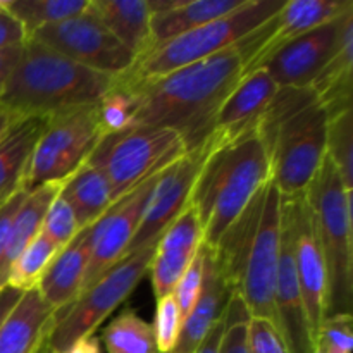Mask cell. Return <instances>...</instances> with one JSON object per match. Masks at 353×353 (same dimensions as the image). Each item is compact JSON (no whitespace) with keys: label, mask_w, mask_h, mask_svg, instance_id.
I'll return each instance as SVG.
<instances>
[{"label":"cell","mask_w":353,"mask_h":353,"mask_svg":"<svg viewBox=\"0 0 353 353\" xmlns=\"http://www.w3.org/2000/svg\"><path fill=\"white\" fill-rule=\"evenodd\" d=\"M16 119H17L16 114H12L6 105H3V103H0V138L3 137V133L9 130V126Z\"/></svg>","instance_id":"f6af8a7d"},{"label":"cell","mask_w":353,"mask_h":353,"mask_svg":"<svg viewBox=\"0 0 353 353\" xmlns=\"http://www.w3.org/2000/svg\"><path fill=\"white\" fill-rule=\"evenodd\" d=\"M183 319L174 295L162 296L155 307V321L152 324L157 353H171L178 343Z\"/></svg>","instance_id":"836d02e7"},{"label":"cell","mask_w":353,"mask_h":353,"mask_svg":"<svg viewBox=\"0 0 353 353\" xmlns=\"http://www.w3.org/2000/svg\"><path fill=\"white\" fill-rule=\"evenodd\" d=\"M21 296H23V293L17 292V290L9 288V286L0 290V324H2L3 319L9 316L10 310L14 309V305L19 302Z\"/></svg>","instance_id":"7bdbcfd3"},{"label":"cell","mask_w":353,"mask_h":353,"mask_svg":"<svg viewBox=\"0 0 353 353\" xmlns=\"http://www.w3.org/2000/svg\"><path fill=\"white\" fill-rule=\"evenodd\" d=\"M353 10L352 0H286L281 9L236 45L243 76L309 31Z\"/></svg>","instance_id":"7c38bea8"},{"label":"cell","mask_w":353,"mask_h":353,"mask_svg":"<svg viewBox=\"0 0 353 353\" xmlns=\"http://www.w3.org/2000/svg\"><path fill=\"white\" fill-rule=\"evenodd\" d=\"M202 281H203V245L200 247L199 254L195 255L193 262L190 264V268L186 269L183 278L179 279L178 286H176L174 292H172L183 321L186 319V316H188L190 310H192L193 305H195L196 299H199L200 288H202Z\"/></svg>","instance_id":"d590c367"},{"label":"cell","mask_w":353,"mask_h":353,"mask_svg":"<svg viewBox=\"0 0 353 353\" xmlns=\"http://www.w3.org/2000/svg\"><path fill=\"white\" fill-rule=\"evenodd\" d=\"M97 110H99L103 137L131 128L137 110V97L133 88L117 78L112 88L97 103Z\"/></svg>","instance_id":"1f68e13d"},{"label":"cell","mask_w":353,"mask_h":353,"mask_svg":"<svg viewBox=\"0 0 353 353\" xmlns=\"http://www.w3.org/2000/svg\"><path fill=\"white\" fill-rule=\"evenodd\" d=\"M65 183V181H64ZM64 183H45V185L37 186L31 192H28L26 199L21 203L19 210H17L16 217H14L12 231H10V241L9 248H7L6 261H3V276H6V286H7V276H9V269L12 262L16 261L17 255L40 234L41 226H43L45 214H47L48 207L54 202L55 196L61 193Z\"/></svg>","instance_id":"4316f807"},{"label":"cell","mask_w":353,"mask_h":353,"mask_svg":"<svg viewBox=\"0 0 353 353\" xmlns=\"http://www.w3.org/2000/svg\"><path fill=\"white\" fill-rule=\"evenodd\" d=\"M24 45L19 47L6 48V50H0V95H2L3 88H6L7 81H9L10 74H12L14 68L19 62L21 55H23Z\"/></svg>","instance_id":"60d3db41"},{"label":"cell","mask_w":353,"mask_h":353,"mask_svg":"<svg viewBox=\"0 0 353 353\" xmlns=\"http://www.w3.org/2000/svg\"><path fill=\"white\" fill-rule=\"evenodd\" d=\"M47 117H17L0 138V200L19 186Z\"/></svg>","instance_id":"484cf974"},{"label":"cell","mask_w":353,"mask_h":353,"mask_svg":"<svg viewBox=\"0 0 353 353\" xmlns=\"http://www.w3.org/2000/svg\"><path fill=\"white\" fill-rule=\"evenodd\" d=\"M281 224L283 196L269 181L214 248L231 290L243 299L252 317L274 324Z\"/></svg>","instance_id":"7a4b0ae2"},{"label":"cell","mask_w":353,"mask_h":353,"mask_svg":"<svg viewBox=\"0 0 353 353\" xmlns=\"http://www.w3.org/2000/svg\"><path fill=\"white\" fill-rule=\"evenodd\" d=\"M352 16L353 10H348L343 16L296 38L272 54L261 68L271 74L279 88L310 86L336 52L345 24Z\"/></svg>","instance_id":"2e32d148"},{"label":"cell","mask_w":353,"mask_h":353,"mask_svg":"<svg viewBox=\"0 0 353 353\" xmlns=\"http://www.w3.org/2000/svg\"><path fill=\"white\" fill-rule=\"evenodd\" d=\"M90 257H92V238H90V228H86L72 238L68 247L59 250L45 269L37 290L40 292L41 299L55 310V316L71 305L81 292Z\"/></svg>","instance_id":"ffe728a7"},{"label":"cell","mask_w":353,"mask_h":353,"mask_svg":"<svg viewBox=\"0 0 353 353\" xmlns=\"http://www.w3.org/2000/svg\"><path fill=\"white\" fill-rule=\"evenodd\" d=\"M159 174L147 179L143 185L133 190L130 195L123 196L119 202L114 203L103 214L102 219L90 226L92 257H90L88 268H86L81 292H85L103 272H107L114 264L124 259L128 247H130L131 240H133L134 233L140 226L145 205H147V200Z\"/></svg>","instance_id":"9a60e30c"},{"label":"cell","mask_w":353,"mask_h":353,"mask_svg":"<svg viewBox=\"0 0 353 353\" xmlns=\"http://www.w3.org/2000/svg\"><path fill=\"white\" fill-rule=\"evenodd\" d=\"M241 76L243 64L234 45L161 78L126 83L137 97L131 128L172 130L181 137L186 154L203 150L214 133L221 103Z\"/></svg>","instance_id":"6da1fadb"},{"label":"cell","mask_w":353,"mask_h":353,"mask_svg":"<svg viewBox=\"0 0 353 353\" xmlns=\"http://www.w3.org/2000/svg\"><path fill=\"white\" fill-rule=\"evenodd\" d=\"M203 245V230L200 217L192 203L162 233L155 248L150 272L155 299L172 295L186 269Z\"/></svg>","instance_id":"e0dca14e"},{"label":"cell","mask_w":353,"mask_h":353,"mask_svg":"<svg viewBox=\"0 0 353 353\" xmlns=\"http://www.w3.org/2000/svg\"><path fill=\"white\" fill-rule=\"evenodd\" d=\"M117 78L92 71L28 38L0 103L17 117H48L97 105Z\"/></svg>","instance_id":"277c9868"},{"label":"cell","mask_w":353,"mask_h":353,"mask_svg":"<svg viewBox=\"0 0 353 353\" xmlns=\"http://www.w3.org/2000/svg\"><path fill=\"white\" fill-rule=\"evenodd\" d=\"M26 40L28 34L23 24L0 2V50L19 47V45L26 43Z\"/></svg>","instance_id":"f35d334b"},{"label":"cell","mask_w":353,"mask_h":353,"mask_svg":"<svg viewBox=\"0 0 353 353\" xmlns=\"http://www.w3.org/2000/svg\"><path fill=\"white\" fill-rule=\"evenodd\" d=\"M283 223L288 231L296 279L316 340V333L326 316L327 278L305 193L288 199L283 196Z\"/></svg>","instance_id":"4fadbf2b"},{"label":"cell","mask_w":353,"mask_h":353,"mask_svg":"<svg viewBox=\"0 0 353 353\" xmlns=\"http://www.w3.org/2000/svg\"><path fill=\"white\" fill-rule=\"evenodd\" d=\"M65 353H102V348H100L99 338L93 334V336L85 338V340L78 341L74 347L69 348Z\"/></svg>","instance_id":"ee69618b"},{"label":"cell","mask_w":353,"mask_h":353,"mask_svg":"<svg viewBox=\"0 0 353 353\" xmlns=\"http://www.w3.org/2000/svg\"><path fill=\"white\" fill-rule=\"evenodd\" d=\"M159 241L121 259L93 285L55 316L43 352L65 353L78 341L93 336L100 324L128 300L147 276Z\"/></svg>","instance_id":"ba28073f"},{"label":"cell","mask_w":353,"mask_h":353,"mask_svg":"<svg viewBox=\"0 0 353 353\" xmlns=\"http://www.w3.org/2000/svg\"><path fill=\"white\" fill-rule=\"evenodd\" d=\"M41 353H50V352H43V350H41Z\"/></svg>","instance_id":"bcb514c9"},{"label":"cell","mask_w":353,"mask_h":353,"mask_svg":"<svg viewBox=\"0 0 353 353\" xmlns=\"http://www.w3.org/2000/svg\"><path fill=\"white\" fill-rule=\"evenodd\" d=\"M79 233L78 221H76L74 212L68 200L59 193L54 202L48 207L45 214L43 226H41V234L52 241L59 250L68 247L72 238Z\"/></svg>","instance_id":"d6a6232c"},{"label":"cell","mask_w":353,"mask_h":353,"mask_svg":"<svg viewBox=\"0 0 353 353\" xmlns=\"http://www.w3.org/2000/svg\"><path fill=\"white\" fill-rule=\"evenodd\" d=\"M317 241L326 265V316H352L353 310V231L352 190L345 186L330 159H324L305 190Z\"/></svg>","instance_id":"5b68a950"},{"label":"cell","mask_w":353,"mask_h":353,"mask_svg":"<svg viewBox=\"0 0 353 353\" xmlns=\"http://www.w3.org/2000/svg\"><path fill=\"white\" fill-rule=\"evenodd\" d=\"M203 159H205V147L200 152L185 154L159 174L145 205L140 226L128 247L126 255L161 240L162 233L185 210L190 203V195Z\"/></svg>","instance_id":"5bb4252c"},{"label":"cell","mask_w":353,"mask_h":353,"mask_svg":"<svg viewBox=\"0 0 353 353\" xmlns=\"http://www.w3.org/2000/svg\"><path fill=\"white\" fill-rule=\"evenodd\" d=\"M57 252L59 248L48 238H45L40 231V234L12 262L9 276H7V286L21 293L37 288L45 269L48 268L52 259L57 255Z\"/></svg>","instance_id":"f546056e"},{"label":"cell","mask_w":353,"mask_h":353,"mask_svg":"<svg viewBox=\"0 0 353 353\" xmlns=\"http://www.w3.org/2000/svg\"><path fill=\"white\" fill-rule=\"evenodd\" d=\"M2 3L30 37L41 28L85 14L90 0H9Z\"/></svg>","instance_id":"83f0119b"},{"label":"cell","mask_w":353,"mask_h":353,"mask_svg":"<svg viewBox=\"0 0 353 353\" xmlns=\"http://www.w3.org/2000/svg\"><path fill=\"white\" fill-rule=\"evenodd\" d=\"M224 334V324L223 319L209 331L205 338H203L202 343L199 345L195 353H219L221 352V341H223Z\"/></svg>","instance_id":"b9f144b4"},{"label":"cell","mask_w":353,"mask_h":353,"mask_svg":"<svg viewBox=\"0 0 353 353\" xmlns=\"http://www.w3.org/2000/svg\"><path fill=\"white\" fill-rule=\"evenodd\" d=\"M271 181V164L257 128L223 145H205V159L190 203L203 230V245L216 248L254 196Z\"/></svg>","instance_id":"3957f363"},{"label":"cell","mask_w":353,"mask_h":353,"mask_svg":"<svg viewBox=\"0 0 353 353\" xmlns=\"http://www.w3.org/2000/svg\"><path fill=\"white\" fill-rule=\"evenodd\" d=\"M102 137L97 105L48 116L19 186L31 192L45 183H64L85 164Z\"/></svg>","instance_id":"30bf717a"},{"label":"cell","mask_w":353,"mask_h":353,"mask_svg":"<svg viewBox=\"0 0 353 353\" xmlns=\"http://www.w3.org/2000/svg\"><path fill=\"white\" fill-rule=\"evenodd\" d=\"M88 12L130 48L137 59L150 47L152 14L147 0H90Z\"/></svg>","instance_id":"7402d4cb"},{"label":"cell","mask_w":353,"mask_h":353,"mask_svg":"<svg viewBox=\"0 0 353 353\" xmlns=\"http://www.w3.org/2000/svg\"><path fill=\"white\" fill-rule=\"evenodd\" d=\"M233 295L214 248L203 245V281L199 299L183 321L178 343L171 353H195L209 331L223 319L228 300Z\"/></svg>","instance_id":"d6986e66"},{"label":"cell","mask_w":353,"mask_h":353,"mask_svg":"<svg viewBox=\"0 0 353 353\" xmlns=\"http://www.w3.org/2000/svg\"><path fill=\"white\" fill-rule=\"evenodd\" d=\"M55 323V310L37 288L23 293L0 324V353H40Z\"/></svg>","instance_id":"44dd1931"},{"label":"cell","mask_w":353,"mask_h":353,"mask_svg":"<svg viewBox=\"0 0 353 353\" xmlns=\"http://www.w3.org/2000/svg\"><path fill=\"white\" fill-rule=\"evenodd\" d=\"M330 114L319 100L259 131L271 164V181L281 196L305 193L326 159Z\"/></svg>","instance_id":"9c48e42d"},{"label":"cell","mask_w":353,"mask_h":353,"mask_svg":"<svg viewBox=\"0 0 353 353\" xmlns=\"http://www.w3.org/2000/svg\"><path fill=\"white\" fill-rule=\"evenodd\" d=\"M185 154L176 131L133 126L102 137L86 162L105 176L116 203Z\"/></svg>","instance_id":"52a82bcc"},{"label":"cell","mask_w":353,"mask_h":353,"mask_svg":"<svg viewBox=\"0 0 353 353\" xmlns=\"http://www.w3.org/2000/svg\"><path fill=\"white\" fill-rule=\"evenodd\" d=\"M245 2L247 0H179L174 9L152 16L148 50L210 21L228 16L240 9Z\"/></svg>","instance_id":"603a6c76"},{"label":"cell","mask_w":353,"mask_h":353,"mask_svg":"<svg viewBox=\"0 0 353 353\" xmlns=\"http://www.w3.org/2000/svg\"><path fill=\"white\" fill-rule=\"evenodd\" d=\"M285 2L286 0H247L234 12L150 48L138 57L133 68L119 79L124 83L148 81L221 54L271 19Z\"/></svg>","instance_id":"8992f818"},{"label":"cell","mask_w":353,"mask_h":353,"mask_svg":"<svg viewBox=\"0 0 353 353\" xmlns=\"http://www.w3.org/2000/svg\"><path fill=\"white\" fill-rule=\"evenodd\" d=\"M61 195L71 205L79 231L93 226L114 205L109 181L88 162L65 179Z\"/></svg>","instance_id":"d4e9b609"},{"label":"cell","mask_w":353,"mask_h":353,"mask_svg":"<svg viewBox=\"0 0 353 353\" xmlns=\"http://www.w3.org/2000/svg\"><path fill=\"white\" fill-rule=\"evenodd\" d=\"M352 316L327 317L316 333V350L323 353H352Z\"/></svg>","instance_id":"e575fe53"},{"label":"cell","mask_w":353,"mask_h":353,"mask_svg":"<svg viewBox=\"0 0 353 353\" xmlns=\"http://www.w3.org/2000/svg\"><path fill=\"white\" fill-rule=\"evenodd\" d=\"M107 353H157L152 324L134 310L124 309L102 331Z\"/></svg>","instance_id":"f1b7e54d"},{"label":"cell","mask_w":353,"mask_h":353,"mask_svg":"<svg viewBox=\"0 0 353 353\" xmlns=\"http://www.w3.org/2000/svg\"><path fill=\"white\" fill-rule=\"evenodd\" d=\"M28 38L76 64L112 78L124 76L137 62V55L88 10L81 16L37 30Z\"/></svg>","instance_id":"8fae6325"},{"label":"cell","mask_w":353,"mask_h":353,"mask_svg":"<svg viewBox=\"0 0 353 353\" xmlns=\"http://www.w3.org/2000/svg\"><path fill=\"white\" fill-rule=\"evenodd\" d=\"M352 69H353V16L345 24L341 41L333 57L317 74L310 88L316 92L330 116L352 109Z\"/></svg>","instance_id":"cb8c5ba5"},{"label":"cell","mask_w":353,"mask_h":353,"mask_svg":"<svg viewBox=\"0 0 353 353\" xmlns=\"http://www.w3.org/2000/svg\"><path fill=\"white\" fill-rule=\"evenodd\" d=\"M279 86L264 68L241 76L221 103L209 145H223L257 128Z\"/></svg>","instance_id":"ac0fdd59"},{"label":"cell","mask_w":353,"mask_h":353,"mask_svg":"<svg viewBox=\"0 0 353 353\" xmlns=\"http://www.w3.org/2000/svg\"><path fill=\"white\" fill-rule=\"evenodd\" d=\"M224 324V323H223ZM248 323H236L224 326L219 353H248Z\"/></svg>","instance_id":"ab89813d"},{"label":"cell","mask_w":353,"mask_h":353,"mask_svg":"<svg viewBox=\"0 0 353 353\" xmlns=\"http://www.w3.org/2000/svg\"><path fill=\"white\" fill-rule=\"evenodd\" d=\"M326 157L340 172L345 186L353 190V110L347 109L330 116Z\"/></svg>","instance_id":"4dcf8cb0"},{"label":"cell","mask_w":353,"mask_h":353,"mask_svg":"<svg viewBox=\"0 0 353 353\" xmlns=\"http://www.w3.org/2000/svg\"><path fill=\"white\" fill-rule=\"evenodd\" d=\"M28 192L21 186L14 188L6 199L0 200V290L6 288V276H3V261H6L7 248L10 241V231H12L14 217L19 210L21 203L26 199Z\"/></svg>","instance_id":"74e56055"},{"label":"cell","mask_w":353,"mask_h":353,"mask_svg":"<svg viewBox=\"0 0 353 353\" xmlns=\"http://www.w3.org/2000/svg\"><path fill=\"white\" fill-rule=\"evenodd\" d=\"M248 353H290L274 323L252 317L248 323Z\"/></svg>","instance_id":"8d00e7d4"}]
</instances>
